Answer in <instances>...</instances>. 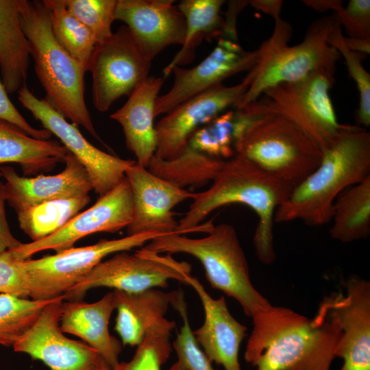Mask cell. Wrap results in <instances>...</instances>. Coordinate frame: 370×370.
Listing matches in <instances>:
<instances>
[{
  "label": "cell",
  "mask_w": 370,
  "mask_h": 370,
  "mask_svg": "<svg viewBox=\"0 0 370 370\" xmlns=\"http://www.w3.org/2000/svg\"><path fill=\"white\" fill-rule=\"evenodd\" d=\"M251 319L244 358L256 370H331L340 330L322 307L309 319L271 305Z\"/></svg>",
  "instance_id": "6da1fadb"
},
{
  "label": "cell",
  "mask_w": 370,
  "mask_h": 370,
  "mask_svg": "<svg viewBox=\"0 0 370 370\" xmlns=\"http://www.w3.org/2000/svg\"><path fill=\"white\" fill-rule=\"evenodd\" d=\"M293 189L236 154L225 161L207 190L195 193L189 209L178 221L177 232L180 234L208 233L213 223L201 222L212 211L227 204H244L258 218L253 238L257 257L262 264H270L276 258L273 232L275 212Z\"/></svg>",
  "instance_id": "7a4b0ae2"
},
{
  "label": "cell",
  "mask_w": 370,
  "mask_h": 370,
  "mask_svg": "<svg viewBox=\"0 0 370 370\" xmlns=\"http://www.w3.org/2000/svg\"><path fill=\"white\" fill-rule=\"evenodd\" d=\"M370 176V133L343 124L323 151L318 167L294 188L276 210L274 223L300 220L312 226L331 221L334 201L347 188Z\"/></svg>",
  "instance_id": "3957f363"
},
{
  "label": "cell",
  "mask_w": 370,
  "mask_h": 370,
  "mask_svg": "<svg viewBox=\"0 0 370 370\" xmlns=\"http://www.w3.org/2000/svg\"><path fill=\"white\" fill-rule=\"evenodd\" d=\"M18 10L36 75L45 92L44 99L71 123L82 126L103 144L85 101L87 71L54 38L43 0H18Z\"/></svg>",
  "instance_id": "277c9868"
},
{
  "label": "cell",
  "mask_w": 370,
  "mask_h": 370,
  "mask_svg": "<svg viewBox=\"0 0 370 370\" xmlns=\"http://www.w3.org/2000/svg\"><path fill=\"white\" fill-rule=\"evenodd\" d=\"M336 22L335 14L314 21L303 40L288 46L291 25L281 17L275 19L272 35L258 49L256 63L243 79L249 84L248 89L234 108L243 107L259 99L268 88L298 81L314 71H335L341 56L328 40Z\"/></svg>",
  "instance_id": "5b68a950"
},
{
  "label": "cell",
  "mask_w": 370,
  "mask_h": 370,
  "mask_svg": "<svg viewBox=\"0 0 370 370\" xmlns=\"http://www.w3.org/2000/svg\"><path fill=\"white\" fill-rule=\"evenodd\" d=\"M143 247L158 254L183 253L195 257L202 264L210 286L236 299L250 318L271 305L254 286L236 231L228 223L214 225L201 238L178 233L162 235Z\"/></svg>",
  "instance_id": "8992f818"
},
{
  "label": "cell",
  "mask_w": 370,
  "mask_h": 370,
  "mask_svg": "<svg viewBox=\"0 0 370 370\" xmlns=\"http://www.w3.org/2000/svg\"><path fill=\"white\" fill-rule=\"evenodd\" d=\"M241 155L293 188L319 165L323 151L288 119L272 112L255 122L236 145Z\"/></svg>",
  "instance_id": "52a82bcc"
},
{
  "label": "cell",
  "mask_w": 370,
  "mask_h": 370,
  "mask_svg": "<svg viewBox=\"0 0 370 370\" xmlns=\"http://www.w3.org/2000/svg\"><path fill=\"white\" fill-rule=\"evenodd\" d=\"M190 271V264L175 259L172 254H158L142 247L134 253L119 252L101 261L64 294V300H81L88 291L98 287L138 293L166 287L169 280L186 284Z\"/></svg>",
  "instance_id": "ba28073f"
},
{
  "label": "cell",
  "mask_w": 370,
  "mask_h": 370,
  "mask_svg": "<svg viewBox=\"0 0 370 370\" xmlns=\"http://www.w3.org/2000/svg\"><path fill=\"white\" fill-rule=\"evenodd\" d=\"M160 236L143 232L101 239L88 246L72 247L38 259L23 260L29 282V297L49 300L63 295L108 256L143 247Z\"/></svg>",
  "instance_id": "9c48e42d"
},
{
  "label": "cell",
  "mask_w": 370,
  "mask_h": 370,
  "mask_svg": "<svg viewBox=\"0 0 370 370\" xmlns=\"http://www.w3.org/2000/svg\"><path fill=\"white\" fill-rule=\"evenodd\" d=\"M334 70L314 71L296 82L282 83L262 94L273 112L298 125L320 146L328 148L341 128L329 91Z\"/></svg>",
  "instance_id": "30bf717a"
},
{
  "label": "cell",
  "mask_w": 370,
  "mask_h": 370,
  "mask_svg": "<svg viewBox=\"0 0 370 370\" xmlns=\"http://www.w3.org/2000/svg\"><path fill=\"white\" fill-rule=\"evenodd\" d=\"M151 62L125 25L97 44L88 70L92 78L95 108L106 112L116 100L129 97L149 77Z\"/></svg>",
  "instance_id": "8fae6325"
},
{
  "label": "cell",
  "mask_w": 370,
  "mask_h": 370,
  "mask_svg": "<svg viewBox=\"0 0 370 370\" xmlns=\"http://www.w3.org/2000/svg\"><path fill=\"white\" fill-rule=\"evenodd\" d=\"M18 99L85 167L93 190L99 197L118 184L125 177L127 168L136 162L109 154L92 145L77 125L68 121L44 99L36 97L26 84L18 90Z\"/></svg>",
  "instance_id": "7c38bea8"
},
{
  "label": "cell",
  "mask_w": 370,
  "mask_h": 370,
  "mask_svg": "<svg viewBox=\"0 0 370 370\" xmlns=\"http://www.w3.org/2000/svg\"><path fill=\"white\" fill-rule=\"evenodd\" d=\"M64 296L46 306L33 325L13 345L14 351L43 362L49 370H112L95 349L68 338L60 319Z\"/></svg>",
  "instance_id": "4fadbf2b"
},
{
  "label": "cell",
  "mask_w": 370,
  "mask_h": 370,
  "mask_svg": "<svg viewBox=\"0 0 370 370\" xmlns=\"http://www.w3.org/2000/svg\"><path fill=\"white\" fill-rule=\"evenodd\" d=\"M133 216V195L127 179L123 178L112 190L99 197L91 207L79 212L52 234L11 249L19 260L48 249L56 252L73 247L81 238L97 232H116L127 227Z\"/></svg>",
  "instance_id": "5bb4252c"
},
{
  "label": "cell",
  "mask_w": 370,
  "mask_h": 370,
  "mask_svg": "<svg viewBox=\"0 0 370 370\" xmlns=\"http://www.w3.org/2000/svg\"><path fill=\"white\" fill-rule=\"evenodd\" d=\"M344 287L345 293L325 296L319 306L340 330L336 352L343 360L340 370H370V283L352 275Z\"/></svg>",
  "instance_id": "9a60e30c"
},
{
  "label": "cell",
  "mask_w": 370,
  "mask_h": 370,
  "mask_svg": "<svg viewBox=\"0 0 370 370\" xmlns=\"http://www.w3.org/2000/svg\"><path fill=\"white\" fill-rule=\"evenodd\" d=\"M243 81L227 86H213L175 106L155 125L156 150L155 156L172 160L186 149L192 135L215 117L234 107L248 89Z\"/></svg>",
  "instance_id": "2e32d148"
},
{
  "label": "cell",
  "mask_w": 370,
  "mask_h": 370,
  "mask_svg": "<svg viewBox=\"0 0 370 370\" xmlns=\"http://www.w3.org/2000/svg\"><path fill=\"white\" fill-rule=\"evenodd\" d=\"M258 56V49L245 51L237 40L220 37L213 50L196 66L190 69L173 68V83L167 92L158 96L156 99V117L165 114L184 101L223 84L232 75L249 71L256 63Z\"/></svg>",
  "instance_id": "e0dca14e"
},
{
  "label": "cell",
  "mask_w": 370,
  "mask_h": 370,
  "mask_svg": "<svg viewBox=\"0 0 370 370\" xmlns=\"http://www.w3.org/2000/svg\"><path fill=\"white\" fill-rule=\"evenodd\" d=\"M125 176L133 195V216L126 227L127 235L180 234L172 210L178 204L192 199L195 193L173 184L136 162L127 168Z\"/></svg>",
  "instance_id": "ac0fdd59"
},
{
  "label": "cell",
  "mask_w": 370,
  "mask_h": 370,
  "mask_svg": "<svg viewBox=\"0 0 370 370\" xmlns=\"http://www.w3.org/2000/svg\"><path fill=\"white\" fill-rule=\"evenodd\" d=\"M173 0H117L115 20L130 30L151 61L166 47L184 43L186 23Z\"/></svg>",
  "instance_id": "d6986e66"
},
{
  "label": "cell",
  "mask_w": 370,
  "mask_h": 370,
  "mask_svg": "<svg viewBox=\"0 0 370 370\" xmlns=\"http://www.w3.org/2000/svg\"><path fill=\"white\" fill-rule=\"evenodd\" d=\"M64 162V169L56 175H39L34 177L20 176L10 166H1L5 198L17 212L44 202L88 195L93 190L85 167L70 152Z\"/></svg>",
  "instance_id": "ffe728a7"
},
{
  "label": "cell",
  "mask_w": 370,
  "mask_h": 370,
  "mask_svg": "<svg viewBox=\"0 0 370 370\" xmlns=\"http://www.w3.org/2000/svg\"><path fill=\"white\" fill-rule=\"evenodd\" d=\"M198 295L204 311L203 324L193 330L205 355L225 370H243L238 356L247 328L230 312L223 296L212 297L199 280L191 274L185 280Z\"/></svg>",
  "instance_id": "44dd1931"
},
{
  "label": "cell",
  "mask_w": 370,
  "mask_h": 370,
  "mask_svg": "<svg viewBox=\"0 0 370 370\" xmlns=\"http://www.w3.org/2000/svg\"><path fill=\"white\" fill-rule=\"evenodd\" d=\"M165 78L149 77L110 115L122 127L127 149L136 163L147 168L156 150L155 106Z\"/></svg>",
  "instance_id": "7402d4cb"
},
{
  "label": "cell",
  "mask_w": 370,
  "mask_h": 370,
  "mask_svg": "<svg viewBox=\"0 0 370 370\" xmlns=\"http://www.w3.org/2000/svg\"><path fill=\"white\" fill-rule=\"evenodd\" d=\"M116 309L114 291L99 300L63 301L60 326L64 333L76 336L97 350L112 367L119 362L121 344L110 334L109 322Z\"/></svg>",
  "instance_id": "603a6c76"
},
{
  "label": "cell",
  "mask_w": 370,
  "mask_h": 370,
  "mask_svg": "<svg viewBox=\"0 0 370 370\" xmlns=\"http://www.w3.org/2000/svg\"><path fill=\"white\" fill-rule=\"evenodd\" d=\"M270 113L262 97L243 107L227 110L198 129L186 148L208 158L228 160L236 155V145L242 135Z\"/></svg>",
  "instance_id": "cb8c5ba5"
},
{
  "label": "cell",
  "mask_w": 370,
  "mask_h": 370,
  "mask_svg": "<svg viewBox=\"0 0 370 370\" xmlns=\"http://www.w3.org/2000/svg\"><path fill=\"white\" fill-rule=\"evenodd\" d=\"M113 291L117 310L115 330L123 345L137 346L149 329L165 319L171 304L169 293L157 288Z\"/></svg>",
  "instance_id": "d4e9b609"
},
{
  "label": "cell",
  "mask_w": 370,
  "mask_h": 370,
  "mask_svg": "<svg viewBox=\"0 0 370 370\" xmlns=\"http://www.w3.org/2000/svg\"><path fill=\"white\" fill-rule=\"evenodd\" d=\"M68 152L58 140L35 138L0 119V166L6 163L18 164L26 176L50 171L64 162Z\"/></svg>",
  "instance_id": "484cf974"
},
{
  "label": "cell",
  "mask_w": 370,
  "mask_h": 370,
  "mask_svg": "<svg viewBox=\"0 0 370 370\" xmlns=\"http://www.w3.org/2000/svg\"><path fill=\"white\" fill-rule=\"evenodd\" d=\"M30 56L20 21L18 0H0V69L8 94L26 84Z\"/></svg>",
  "instance_id": "4316f807"
},
{
  "label": "cell",
  "mask_w": 370,
  "mask_h": 370,
  "mask_svg": "<svg viewBox=\"0 0 370 370\" xmlns=\"http://www.w3.org/2000/svg\"><path fill=\"white\" fill-rule=\"evenodd\" d=\"M223 0H183L177 6L186 23V35L181 49L163 70L166 79L175 66L191 62L197 48L204 40L221 37L225 28L222 15Z\"/></svg>",
  "instance_id": "83f0119b"
},
{
  "label": "cell",
  "mask_w": 370,
  "mask_h": 370,
  "mask_svg": "<svg viewBox=\"0 0 370 370\" xmlns=\"http://www.w3.org/2000/svg\"><path fill=\"white\" fill-rule=\"evenodd\" d=\"M331 236L342 243L367 238L370 234V176L342 192L332 210Z\"/></svg>",
  "instance_id": "f1b7e54d"
},
{
  "label": "cell",
  "mask_w": 370,
  "mask_h": 370,
  "mask_svg": "<svg viewBox=\"0 0 370 370\" xmlns=\"http://www.w3.org/2000/svg\"><path fill=\"white\" fill-rule=\"evenodd\" d=\"M89 195L58 199L17 212L21 229L32 240L47 237L63 227L89 204Z\"/></svg>",
  "instance_id": "f546056e"
},
{
  "label": "cell",
  "mask_w": 370,
  "mask_h": 370,
  "mask_svg": "<svg viewBox=\"0 0 370 370\" xmlns=\"http://www.w3.org/2000/svg\"><path fill=\"white\" fill-rule=\"evenodd\" d=\"M51 27L59 45L86 71L97 45L91 32L66 8L63 0H43Z\"/></svg>",
  "instance_id": "4dcf8cb0"
},
{
  "label": "cell",
  "mask_w": 370,
  "mask_h": 370,
  "mask_svg": "<svg viewBox=\"0 0 370 370\" xmlns=\"http://www.w3.org/2000/svg\"><path fill=\"white\" fill-rule=\"evenodd\" d=\"M56 298L34 300L0 294V345L13 346Z\"/></svg>",
  "instance_id": "1f68e13d"
},
{
  "label": "cell",
  "mask_w": 370,
  "mask_h": 370,
  "mask_svg": "<svg viewBox=\"0 0 370 370\" xmlns=\"http://www.w3.org/2000/svg\"><path fill=\"white\" fill-rule=\"evenodd\" d=\"M175 322L165 318L149 329L129 361L118 362L112 370H161L172 352L171 332Z\"/></svg>",
  "instance_id": "d6a6232c"
},
{
  "label": "cell",
  "mask_w": 370,
  "mask_h": 370,
  "mask_svg": "<svg viewBox=\"0 0 370 370\" xmlns=\"http://www.w3.org/2000/svg\"><path fill=\"white\" fill-rule=\"evenodd\" d=\"M328 44L336 49L345 60L351 77L355 82L360 95L356 119L364 127L370 125V75L364 69L362 60L365 55L350 50L345 43L341 26L336 19L328 37Z\"/></svg>",
  "instance_id": "836d02e7"
},
{
  "label": "cell",
  "mask_w": 370,
  "mask_h": 370,
  "mask_svg": "<svg viewBox=\"0 0 370 370\" xmlns=\"http://www.w3.org/2000/svg\"><path fill=\"white\" fill-rule=\"evenodd\" d=\"M169 295L171 305L179 312L183 322L173 344L177 361L187 370H215L195 338L183 293L173 291Z\"/></svg>",
  "instance_id": "e575fe53"
},
{
  "label": "cell",
  "mask_w": 370,
  "mask_h": 370,
  "mask_svg": "<svg viewBox=\"0 0 370 370\" xmlns=\"http://www.w3.org/2000/svg\"><path fill=\"white\" fill-rule=\"evenodd\" d=\"M63 1L70 13L91 32L97 44L112 36L117 0Z\"/></svg>",
  "instance_id": "d590c367"
},
{
  "label": "cell",
  "mask_w": 370,
  "mask_h": 370,
  "mask_svg": "<svg viewBox=\"0 0 370 370\" xmlns=\"http://www.w3.org/2000/svg\"><path fill=\"white\" fill-rule=\"evenodd\" d=\"M0 294L29 297V282L23 260L16 258L10 249L0 254Z\"/></svg>",
  "instance_id": "8d00e7d4"
},
{
  "label": "cell",
  "mask_w": 370,
  "mask_h": 370,
  "mask_svg": "<svg viewBox=\"0 0 370 370\" xmlns=\"http://www.w3.org/2000/svg\"><path fill=\"white\" fill-rule=\"evenodd\" d=\"M334 14L341 26L345 28L348 37L370 38L369 0H350L345 8L340 6Z\"/></svg>",
  "instance_id": "74e56055"
},
{
  "label": "cell",
  "mask_w": 370,
  "mask_h": 370,
  "mask_svg": "<svg viewBox=\"0 0 370 370\" xmlns=\"http://www.w3.org/2000/svg\"><path fill=\"white\" fill-rule=\"evenodd\" d=\"M0 119L16 125L37 139L49 140L52 136L47 130L34 128L26 121L10 99L1 79H0Z\"/></svg>",
  "instance_id": "f35d334b"
},
{
  "label": "cell",
  "mask_w": 370,
  "mask_h": 370,
  "mask_svg": "<svg viewBox=\"0 0 370 370\" xmlns=\"http://www.w3.org/2000/svg\"><path fill=\"white\" fill-rule=\"evenodd\" d=\"M5 201L4 183L0 180V254L6 250L16 248L23 243L16 239L10 231L5 215Z\"/></svg>",
  "instance_id": "ab89813d"
},
{
  "label": "cell",
  "mask_w": 370,
  "mask_h": 370,
  "mask_svg": "<svg viewBox=\"0 0 370 370\" xmlns=\"http://www.w3.org/2000/svg\"><path fill=\"white\" fill-rule=\"evenodd\" d=\"M249 2L255 10L271 15L275 20L280 17L282 1L253 0Z\"/></svg>",
  "instance_id": "60d3db41"
},
{
  "label": "cell",
  "mask_w": 370,
  "mask_h": 370,
  "mask_svg": "<svg viewBox=\"0 0 370 370\" xmlns=\"http://www.w3.org/2000/svg\"><path fill=\"white\" fill-rule=\"evenodd\" d=\"M347 47L352 51L364 55L370 53V38L360 39L344 36Z\"/></svg>",
  "instance_id": "b9f144b4"
},
{
  "label": "cell",
  "mask_w": 370,
  "mask_h": 370,
  "mask_svg": "<svg viewBox=\"0 0 370 370\" xmlns=\"http://www.w3.org/2000/svg\"><path fill=\"white\" fill-rule=\"evenodd\" d=\"M303 2L308 6L319 12H325L329 10L335 12L340 6L343 5L342 1L338 0L303 1Z\"/></svg>",
  "instance_id": "7bdbcfd3"
},
{
  "label": "cell",
  "mask_w": 370,
  "mask_h": 370,
  "mask_svg": "<svg viewBox=\"0 0 370 370\" xmlns=\"http://www.w3.org/2000/svg\"><path fill=\"white\" fill-rule=\"evenodd\" d=\"M169 370H187L179 362H175Z\"/></svg>",
  "instance_id": "ee69618b"
}]
</instances>
